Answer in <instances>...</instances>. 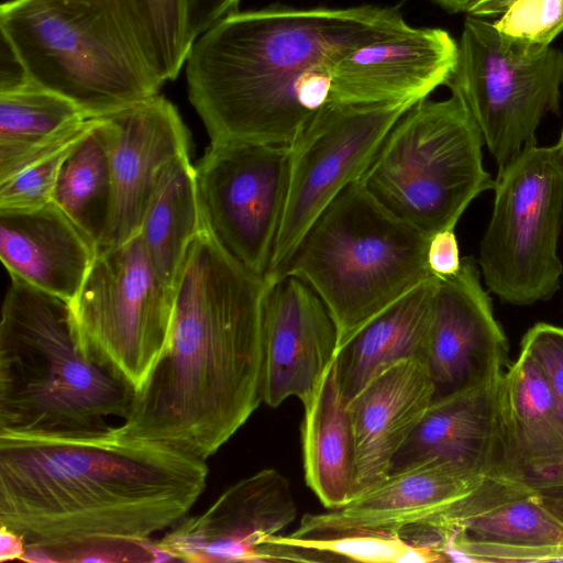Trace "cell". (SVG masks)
Returning a JSON list of instances; mask_svg holds the SVG:
<instances>
[{"instance_id":"cell-1","label":"cell","mask_w":563,"mask_h":563,"mask_svg":"<svg viewBox=\"0 0 563 563\" xmlns=\"http://www.w3.org/2000/svg\"><path fill=\"white\" fill-rule=\"evenodd\" d=\"M207 476L206 460L121 426L0 435V526L23 561H157L152 537L187 516Z\"/></svg>"},{"instance_id":"cell-2","label":"cell","mask_w":563,"mask_h":563,"mask_svg":"<svg viewBox=\"0 0 563 563\" xmlns=\"http://www.w3.org/2000/svg\"><path fill=\"white\" fill-rule=\"evenodd\" d=\"M409 24L393 7L232 12L186 59L188 98L211 142L290 145L330 100L335 65Z\"/></svg>"},{"instance_id":"cell-3","label":"cell","mask_w":563,"mask_h":563,"mask_svg":"<svg viewBox=\"0 0 563 563\" xmlns=\"http://www.w3.org/2000/svg\"><path fill=\"white\" fill-rule=\"evenodd\" d=\"M265 278L202 230L175 287L167 343L121 428L207 460L262 400Z\"/></svg>"},{"instance_id":"cell-4","label":"cell","mask_w":563,"mask_h":563,"mask_svg":"<svg viewBox=\"0 0 563 563\" xmlns=\"http://www.w3.org/2000/svg\"><path fill=\"white\" fill-rule=\"evenodd\" d=\"M135 390L86 350L71 302L11 278L0 322V435H85L126 418Z\"/></svg>"},{"instance_id":"cell-5","label":"cell","mask_w":563,"mask_h":563,"mask_svg":"<svg viewBox=\"0 0 563 563\" xmlns=\"http://www.w3.org/2000/svg\"><path fill=\"white\" fill-rule=\"evenodd\" d=\"M0 32L32 84L88 119L152 98L165 82L133 0H11Z\"/></svg>"},{"instance_id":"cell-6","label":"cell","mask_w":563,"mask_h":563,"mask_svg":"<svg viewBox=\"0 0 563 563\" xmlns=\"http://www.w3.org/2000/svg\"><path fill=\"white\" fill-rule=\"evenodd\" d=\"M429 238L383 209L358 181L318 216L280 278L306 282L327 306L338 349L431 276Z\"/></svg>"},{"instance_id":"cell-7","label":"cell","mask_w":563,"mask_h":563,"mask_svg":"<svg viewBox=\"0 0 563 563\" xmlns=\"http://www.w3.org/2000/svg\"><path fill=\"white\" fill-rule=\"evenodd\" d=\"M483 143L459 93L427 98L395 123L357 181L388 213L430 238L454 230L470 203L494 189Z\"/></svg>"},{"instance_id":"cell-8","label":"cell","mask_w":563,"mask_h":563,"mask_svg":"<svg viewBox=\"0 0 563 563\" xmlns=\"http://www.w3.org/2000/svg\"><path fill=\"white\" fill-rule=\"evenodd\" d=\"M494 191L477 262L488 290L515 306L549 300L563 273V170L554 146L525 147L498 168Z\"/></svg>"},{"instance_id":"cell-9","label":"cell","mask_w":563,"mask_h":563,"mask_svg":"<svg viewBox=\"0 0 563 563\" xmlns=\"http://www.w3.org/2000/svg\"><path fill=\"white\" fill-rule=\"evenodd\" d=\"M562 81L561 51L521 49L494 22L466 16L448 86L466 103L498 168L537 144L542 118L559 110Z\"/></svg>"},{"instance_id":"cell-10","label":"cell","mask_w":563,"mask_h":563,"mask_svg":"<svg viewBox=\"0 0 563 563\" xmlns=\"http://www.w3.org/2000/svg\"><path fill=\"white\" fill-rule=\"evenodd\" d=\"M174 300L137 234L97 252L71 306L88 353L136 391L165 349Z\"/></svg>"},{"instance_id":"cell-11","label":"cell","mask_w":563,"mask_h":563,"mask_svg":"<svg viewBox=\"0 0 563 563\" xmlns=\"http://www.w3.org/2000/svg\"><path fill=\"white\" fill-rule=\"evenodd\" d=\"M416 103H330L290 144L288 189L266 282L280 278L313 221L346 186L360 179L388 132Z\"/></svg>"},{"instance_id":"cell-12","label":"cell","mask_w":563,"mask_h":563,"mask_svg":"<svg viewBox=\"0 0 563 563\" xmlns=\"http://www.w3.org/2000/svg\"><path fill=\"white\" fill-rule=\"evenodd\" d=\"M402 536L446 561L563 562V518L519 475L487 477Z\"/></svg>"},{"instance_id":"cell-13","label":"cell","mask_w":563,"mask_h":563,"mask_svg":"<svg viewBox=\"0 0 563 563\" xmlns=\"http://www.w3.org/2000/svg\"><path fill=\"white\" fill-rule=\"evenodd\" d=\"M291 146L211 142L195 165L203 230L249 272L265 278L289 183Z\"/></svg>"},{"instance_id":"cell-14","label":"cell","mask_w":563,"mask_h":563,"mask_svg":"<svg viewBox=\"0 0 563 563\" xmlns=\"http://www.w3.org/2000/svg\"><path fill=\"white\" fill-rule=\"evenodd\" d=\"M508 351L478 264L463 257L455 275L437 278L426 360L433 400L503 377L511 365Z\"/></svg>"},{"instance_id":"cell-15","label":"cell","mask_w":563,"mask_h":563,"mask_svg":"<svg viewBox=\"0 0 563 563\" xmlns=\"http://www.w3.org/2000/svg\"><path fill=\"white\" fill-rule=\"evenodd\" d=\"M104 120L112 177L111 213L97 252L139 234L168 168L189 156V133L176 107L156 95Z\"/></svg>"},{"instance_id":"cell-16","label":"cell","mask_w":563,"mask_h":563,"mask_svg":"<svg viewBox=\"0 0 563 563\" xmlns=\"http://www.w3.org/2000/svg\"><path fill=\"white\" fill-rule=\"evenodd\" d=\"M296 516L288 479L265 468L227 488L205 512L186 516L154 544L165 560L260 562L263 542Z\"/></svg>"},{"instance_id":"cell-17","label":"cell","mask_w":563,"mask_h":563,"mask_svg":"<svg viewBox=\"0 0 563 563\" xmlns=\"http://www.w3.org/2000/svg\"><path fill=\"white\" fill-rule=\"evenodd\" d=\"M262 317V400L278 407L297 397L307 408L335 357L334 321L302 279L266 282Z\"/></svg>"},{"instance_id":"cell-18","label":"cell","mask_w":563,"mask_h":563,"mask_svg":"<svg viewBox=\"0 0 563 563\" xmlns=\"http://www.w3.org/2000/svg\"><path fill=\"white\" fill-rule=\"evenodd\" d=\"M504 376L433 400L395 454L389 474L439 462L475 477L506 474L526 477L510 448Z\"/></svg>"},{"instance_id":"cell-19","label":"cell","mask_w":563,"mask_h":563,"mask_svg":"<svg viewBox=\"0 0 563 563\" xmlns=\"http://www.w3.org/2000/svg\"><path fill=\"white\" fill-rule=\"evenodd\" d=\"M459 43L439 27H413L363 46L334 67L331 103L419 102L448 85Z\"/></svg>"},{"instance_id":"cell-20","label":"cell","mask_w":563,"mask_h":563,"mask_svg":"<svg viewBox=\"0 0 563 563\" xmlns=\"http://www.w3.org/2000/svg\"><path fill=\"white\" fill-rule=\"evenodd\" d=\"M487 477L466 475L439 462L390 473L341 508L307 514L291 536L314 537L347 531L398 532L467 495Z\"/></svg>"},{"instance_id":"cell-21","label":"cell","mask_w":563,"mask_h":563,"mask_svg":"<svg viewBox=\"0 0 563 563\" xmlns=\"http://www.w3.org/2000/svg\"><path fill=\"white\" fill-rule=\"evenodd\" d=\"M423 360L400 361L349 401L355 443V496L389 475L391 461L433 401Z\"/></svg>"},{"instance_id":"cell-22","label":"cell","mask_w":563,"mask_h":563,"mask_svg":"<svg viewBox=\"0 0 563 563\" xmlns=\"http://www.w3.org/2000/svg\"><path fill=\"white\" fill-rule=\"evenodd\" d=\"M97 249L52 201L0 209V257L11 278L73 302Z\"/></svg>"},{"instance_id":"cell-23","label":"cell","mask_w":563,"mask_h":563,"mask_svg":"<svg viewBox=\"0 0 563 563\" xmlns=\"http://www.w3.org/2000/svg\"><path fill=\"white\" fill-rule=\"evenodd\" d=\"M437 278L420 283L336 351V378L347 401L389 366L410 358L426 362Z\"/></svg>"},{"instance_id":"cell-24","label":"cell","mask_w":563,"mask_h":563,"mask_svg":"<svg viewBox=\"0 0 563 563\" xmlns=\"http://www.w3.org/2000/svg\"><path fill=\"white\" fill-rule=\"evenodd\" d=\"M93 122L69 99L32 82L0 91V181L76 143Z\"/></svg>"},{"instance_id":"cell-25","label":"cell","mask_w":563,"mask_h":563,"mask_svg":"<svg viewBox=\"0 0 563 563\" xmlns=\"http://www.w3.org/2000/svg\"><path fill=\"white\" fill-rule=\"evenodd\" d=\"M510 448L527 479L563 474V426L547 379L521 347L503 379Z\"/></svg>"},{"instance_id":"cell-26","label":"cell","mask_w":563,"mask_h":563,"mask_svg":"<svg viewBox=\"0 0 563 563\" xmlns=\"http://www.w3.org/2000/svg\"><path fill=\"white\" fill-rule=\"evenodd\" d=\"M305 477L322 505L338 509L355 497V443L349 401L335 372H325L301 429Z\"/></svg>"},{"instance_id":"cell-27","label":"cell","mask_w":563,"mask_h":563,"mask_svg":"<svg viewBox=\"0 0 563 563\" xmlns=\"http://www.w3.org/2000/svg\"><path fill=\"white\" fill-rule=\"evenodd\" d=\"M202 230L195 165L186 156L162 178L139 231L155 272L169 288L175 290L188 250Z\"/></svg>"},{"instance_id":"cell-28","label":"cell","mask_w":563,"mask_h":563,"mask_svg":"<svg viewBox=\"0 0 563 563\" xmlns=\"http://www.w3.org/2000/svg\"><path fill=\"white\" fill-rule=\"evenodd\" d=\"M93 242L107 230L112 203V177L103 118L75 143L64 159L52 200Z\"/></svg>"},{"instance_id":"cell-29","label":"cell","mask_w":563,"mask_h":563,"mask_svg":"<svg viewBox=\"0 0 563 563\" xmlns=\"http://www.w3.org/2000/svg\"><path fill=\"white\" fill-rule=\"evenodd\" d=\"M268 552L275 562H443L439 552L387 532L347 531L314 537L273 536Z\"/></svg>"},{"instance_id":"cell-30","label":"cell","mask_w":563,"mask_h":563,"mask_svg":"<svg viewBox=\"0 0 563 563\" xmlns=\"http://www.w3.org/2000/svg\"><path fill=\"white\" fill-rule=\"evenodd\" d=\"M153 45L165 82L174 80L194 44L188 34V0H133Z\"/></svg>"},{"instance_id":"cell-31","label":"cell","mask_w":563,"mask_h":563,"mask_svg":"<svg viewBox=\"0 0 563 563\" xmlns=\"http://www.w3.org/2000/svg\"><path fill=\"white\" fill-rule=\"evenodd\" d=\"M494 24L517 47L542 51L563 31V0H515Z\"/></svg>"},{"instance_id":"cell-32","label":"cell","mask_w":563,"mask_h":563,"mask_svg":"<svg viewBox=\"0 0 563 563\" xmlns=\"http://www.w3.org/2000/svg\"><path fill=\"white\" fill-rule=\"evenodd\" d=\"M74 145L0 181V209H33L52 202L62 164Z\"/></svg>"},{"instance_id":"cell-33","label":"cell","mask_w":563,"mask_h":563,"mask_svg":"<svg viewBox=\"0 0 563 563\" xmlns=\"http://www.w3.org/2000/svg\"><path fill=\"white\" fill-rule=\"evenodd\" d=\"M521 347L539 364L563 426V327L536 323L522 338Z\"/></svg>"},{"instance_id":"cell-34","label":"cell","mask_w":563,"mask_h":563,"mask_svg":"<svg viewBox=\"0 0 563 563\" xmlns=\"http://www.w3.org/2000/svg\"><path fill=\"white\" fill-rule=\"evenodd\" d=\"M427 265L438 278L453 276L460 271L462 258L454 230L441 231L429 238Z\"/></svg>"},{"instance_id":"cell-35","label":"cell","mask_w":563,"mask_h":563,"mask_svg":"<svg viewBox=\"0 0 563 563\" xmlns=\"http://www.w3.org/2000/svg\"><path fill=\"white\" fill-rule=\"evenodd\" d=\"M240 0H188L187 25L192 42L219 20L235 12Z\"/></svg>"},{"instance_id":"cell-36","label":"cell","mask_w":563,"mask_h":563,"mask_svg":"<svg viewBox=\"0 0 563 563\" xmlns=\"http://www.w3.org/2000/svg\"><path fill=\"white\" fill-rule=\"evenodd\" d=\"M29 82L31 81L22 63L8 41L1 36L0 91L16 88Z\"/></svg>"},{"instance_id":"cell-37","label":"cell","mask_w":563,"mask_h":563,"mask_svg":"<svg viewBox=\"0 0 563 563\" xmlns=\"http://www.w3.org/2000/svg\"><path fill=\"white\" fill-rule=\"evenodd\" d=\"M25 551V544L21 537L0 526V562L22 560Z\"/></svg>"},{"instance_id":"cell-38","label":"cell","mask_w":563,"mask_h":563,"mask_svg":"<svg viewBox=\"0 0 563 563\" xmlns=\"http://www.w3.org/2000/svg\"><path fill=\"white\" fill-rule=\"evenodd\" d=\"M527 481L541 493L547 503L563 507V475Z\"/></svg>"},{"instance_id":"cell-39","label":"cell","mask_w":563,"mask_h":563,"mask_svg":"<svg viewBox=\"0 0 563 563\" xmlns=\"http://www.w3.org/2000/svg\"><path fill=\"white\" fill-rule=\"evenodd\" d=\"M515 0H481L468 14L476 16H490L501 14Z\"/></svg>"},{"instance_id":"cell-40","label":"cell","mask_w":563,"mask_h":563,"mask_svg":"<svg viewBox=\"0 0 563 563\" xmlns=\"http://www.w3.org/2000/svg\"><path fill=\"white\" fill-rule=\"evenodd\" d=\"M450 12H470L481 0H433Z\"/></svg>"},{"instance_id":"cell-41","label":"cell","mask_w":563,"mask_h":563,"mask_svg":"<svg viewBox=\"0 0 563 563\" xmlns=\"http://www.w3.org/2000/svg\"><path fill=\"white\" fill-rule=\"evenodd\" d=\"M558 162L563 170V129L558 143L554 145Z\"/></svg>"},{"instance_id":"cell-42","label":"cell","mask_w":563,"mask_h":563,"mask_svg":"<svg viewBox=\"0 0 563 563\" xmlns=\"http://www.w3.org/2000/svg\"><path fill=\"white\" fill-rule=\"evenodd\" d=\"M551 507L563 518V507L554 506V505H551Z\"/></svg>"}]
</instances>
